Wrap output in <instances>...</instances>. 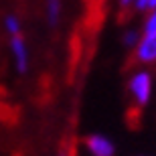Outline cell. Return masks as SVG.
Masks as SVG:
<instances>
[{"mask_svg":"<svg viewBox=\"0 0 156 156\" xmlns=\"http://www.w3.org/2000/svg\"><path fill=\"white\" fill-rule=\"evenodd\" d=\"M138 41H140V35L136 33V30H128L126 35H124V43H126L128 47H132V49L138 45Z\"/></svg>","mask_w":156,"mask_h":156,"instance_id":"cell-8","label":"cell"},{"mask_svg":"<svg viewBox=\"0 0 156 156\" xmlns=\"http://www.w3.org/2000/svg\"><path fill=\"white\" fill-rule=\"evenodd\" d=\"M134 63L138 65H154L156 63V29L154 30H144L140 35L138 45L134 47Z\"/></svg>","mask_w":156,"mask_h":156,"instance_id":"cell-2","label":"cell"},{"mask_svg":"<svg viewBox=\"0 0 156 156\" xmlns=\"http://www.w3.org/2000/svg\"><path fill=\"white\" fill-rule=\"evenodd\" d=\"M132 4H134V0H120V6H122V8H130Z\"/></svg>","mask_w":156,"mask_h":156,"instance_id":"cell-10","label":"cell"},{"mask_svg":"<svg viewBox=\"0 0 156 156\" xmlns=\"http://www.w3.org/2000/svg\"><path fill=\"white\" fill-rule=\"evenodd\" d=\"M83 146L89 156H116V144L104 134H89Z\"/></svg>","mask_w":156,"mask_h":156,"instance_id":"cell-3","label":"cell"},{"mask_svg":"<svg viewBox=\"0 0 156 156\" xmlns=\"http://www.w3.org/2000/svg\"><path fill=\"white\" fill-rule=\"evenodd\" d=\"M154 29H156V8H152L144 20V30H154Z\"/></svg>","mask_w":156,"mask_h":156,"instance_id":"cell-9","label":"cell"},{"mask_svg":"<svg viewBox=\"0 0 156 156\" xmlns=\"http://www.w3.org/2000/svg\"><path fill=\"white\" fill-rule=\"evenodd\" d=\"M61 12H63V4H61V0H47V20L51 27L59 23V18H61Z\"/></svg>","mask_w":156,"mask_h":156,"instance_id":"cell-5","label":"cell"},{"mask_svg":"<svg viewBox=\"0 0 156 156\" xmlns=\"http://www.w3.org/2000/svg\"><path fill=\"white\" fill-rule=\"evenodd\" d=\"M57 156H67V152H65V150H63V152H59V154H57Z\"/></svg>","mask_w":156,"mask_h":156,"instance_id":"cell-11","label":"cell"},{"mask_svg":"<svg viewBox=\"0 0 156 156\" xmlns=\"http://www.w3.org/2000/svg\"><path fill=\"white\" fill-rule=\"evenodd\" d=\"M132 8L136 12H150L152 8H156V0H134V4H132Z\"/></svg>","mask_w":156,"mask_h":156,"instance_id":"cell-7","label":"cell"},{"mask_svg":"<svg viewBox=\"0 0 156 156\" xmlns=\"http://www.w3.org/2000/svg\"><path fill=\"white\" fill-rule=\"evenodd\" d=\"M10 53L14 59V65H16V71L24 73L29 67V49H27V41L23 35L10 37Z\"/></svg>","mask_w":156,"mask_h":156,"instance_id":"cell-4","label":"cell"},{"mask_svg":"<svg viewBox=\"0 0 156 156\" xmlns=\"http://www.w3.org/2000/svg\"><path fill=\"white\" fill-rule=\"evenodd\" d=\"M152 89H154V81H152L150 71L138 69L128 77V93H130L134 105L146 108L152 99Z\"/></svg>","mask_w":156,"mask_h":156,"instance_id":"cell-1","label":"cell"},{"mask_svg":"<svg viewBox=\"0 0 156 156\" xmlns=\"http://www.w3.org/2000/svg\"><path fill=\"white\" fill-rule=\"evenodd\" d=\"M4 30L8 33V37L20 35V20H18L16 14H6V18H4Z\"/></svg>","mask_w":156,"mask_h":156,"instance_id":"cell-6","label":"cell"}]
</instances>
